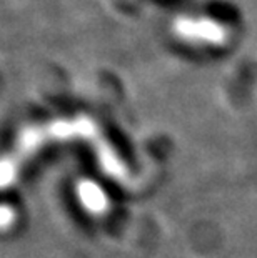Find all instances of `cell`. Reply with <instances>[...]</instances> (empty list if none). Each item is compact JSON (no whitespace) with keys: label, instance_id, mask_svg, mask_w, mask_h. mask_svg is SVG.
<instances>
[{"label":"cell","instance_id":"1","mask_svg":"<svg viewBox=\"0 0 257 258\" xmlns=\"http://www.w3.org/2000/svg\"><path fill=\"white\" fill-rule=\"evenodd\" d=\"M77 194L84 207L90 212H102L106 207V197L100 188L92 182H80L77 186Z\"/></svg>","mask_w":257,"mask_h":258},{"label":"cell","instance_id":"2","mask_svg":"<svg viewBox=\"0 0 257 258\" xmlns=\"http://www.w3.org/2000/svg\"><path fill=\"white\" fill-rule=\"evenodd\" d=\"M17 212L10 205H0V232H7L15 225Z\"/></svg>","mask_w":257,"mask_h":258}]
</instances>
